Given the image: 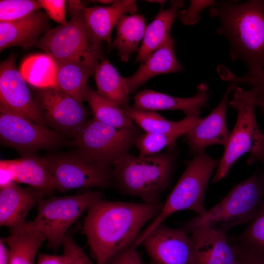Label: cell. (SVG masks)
Wrapping results in <instances>:
<instances>
[{
    "label": "cell",
    "instance_id": "9c48e42d",
    "mask_svg": "<svg viewBox=\"0 0 264 264\" xmlns=\"http://www.w3.org/2000/svg\"><path fill=\"white\" fill-rule=\"evenodd\" d=\"M141 134L136 124L120 129L93 118L88 120L70 144L91 159L113 167L129 154Z\"/></svg>",
    "mask_w": 264,
    "mask_h": 264
},
{
    "label": "cell",
    "instance_id": "5bb4252c",
    "mask_svg": "<svg viewBox=\"0 0 264 264\" xmlns=\"http://www.w3.org/2000/svg\"><path fill=\"white\" fill-rule=\"evenodd\" d=\"M11 54L0 65V108L23 116L47 128L26 82L15 65Z\"/></svg>",
    "mask_w": 264,
    "mask_h": 264
},
{
    "label": "cell",
    "instance_id": "5b68a950",
    "mask_svg": "<svg viewBox=\"0 0 264 264\" xmlns=\"http://www.w3.org/2000/svg\"><path fill=\"white\" fill-rule=\"evenodd\" d=\"M220 158H215L203 151L187 161L186 168L168 196L158 215L140 234L133 245H140L142 241L155 228L174 213L184 210L203 214L206 210L204 198L210 179L218 167Z\"/></svg>",
    "mask_w": 264,
    "mask_h": 264
},
{
    "label": "cell",
    "instance_id": "3957f363",
    "mask_svg": "<svg viewBox=\"0 0 264 264\" xmlns=\"http://www.w3.org/2000/svg\"><path fill=\"white\" fill-rule=\"evenodd\" d=\"M174 151L144 157L128 154L113 167V184L123 195L146 203L160 201L170 186L176 163Z\"/></svg>",
    "mask_w": 264,
    "mask_h": 264
},
{
    "label": "cell",
    "instance_id": "603a6c76",
    "mask_svg": "<svg viewBox=\"0 0 264 264\" xmlns=\"http://www.w3.org/2000/svg\"><path fill=\"white\" fill-rule=\"evenodd\" d=\"M15 172V182L29 185L46 194L57 190L54 177L50 173L44 157L34 154L22 155L12 159Z\"/></svg>",
    "mask_w": 264,
    "mask_h": 264
},
{
    "label": "cell",
    "instance_id": "484cf974",
    "mask_svg": "<svg viewBox=\"0 0 264 264\" xmlns=\"http://www.w3.org/2000/svg\"><path fill=\"white\" fill-rule=\"evenodd\" d=\"M97 92L124 109L129 106V93L125 77L107 60L97 66L94 72Z\"/></svg>",
    "mask_w": 264,
    "mask_h": 264
},
{
    "label": "cell",
    "instance_id": "d4e9b609",
    "mask_svg": "<svg viewBox=\"0 0 264 264\" xmlns=\"http://www.w3.org/2000/svg\"><path fill=\"white\" fill-rule=\"evenodd\" d=\"M127 114L145 132L169 134L182 132L185 134L200 120V117L186 116L178 121H173L155 111L138 110L130 106L124 108Z\"/></svg>",
    "mask_w": 264,
    "mask_h": 264
},
{
    "label": "cell",
    "instance_id": "e0dca14e",
    "mask_svg": "<svg viewBox=\"0 0 264 264\" xmlns=\"http://www.w3.org/2000/svg\"><path fill=\"white\" fill-rule=\"evenodd\" d=\"M210 95L206 83L202 82L197 87L195 95L180 98L144 89L133 97V108L143 110H180L188 116L200 117V110L206 107Z\"/></svg>",
    "mask_w": 264,
    "mask_h": 264
},
{
    "label": "cell",
    "instance_id": "ab89813d",
    "mask_svg": "<svg viewBox=\"0 0 264 264\" xmlns=\"http://www.w3.org/2000/svg\"><path fill=\"white\" fill-rule=\"evenodd\" d=\"M236 248L240 254L239 264H264V255Z\"/></svg>",
    "mask_w": 264,
    "mask_h": 264
},
{
    "label": "cell",
    "instance_id": "9a60e30c",
    "mask_svg": "<svg viewBox=\"0 0 264 264\" xmlns=\"http://www.w3.org/2000/svg\"><path fill=\"white\" fill-rule=\"evenodd\" d=\"M236 86L229 84L218 105L184 135L191 154L195 155L211 145L226 146L230 134L226 121L227 107L229 96Z\"/></svg>",
    "mask_w": 264,
    "mask_h": 264
},
{
    "label": "cell",
    "instance_id": "ac0fdd59",
    "mask_svg": "<svg viewBox=\"0 0 264 264\" xmlns=\"http://www.w3.org/2000/svg\"><path fill=\"white\" fill-rule=\"evenodd\" d=\"M190 234L197 264H239L240 253L227 241L226 234L207 227Z\"/></svg>",
    "mask_w": 264,
    "mask_h": 264
},
{
    "label": "cell",
    "instance_id": "d6986e66",
    "mask_svg": "<svg viewBox=\"0 0 264 264\" xmlns=\"http://www.w3.org/2000/svg\"><path fill=\"white\" fill-rule=\"evenodd\" d=\"M175 40L170 36L161 46L141 62L137 71L125 77L127 90L132 93L153 77L164 73H177L183 70L175 51Z\"/></svg>",
    "mask_w": 264,
    "mask_h": 264
},
{
    "label": "cell",
    "instance_id": "60d3db41",
    "mask_svg": "<svg viewBox=\"0 0 264 264\" xmlns=\"http://www.w3.org/2000/svg\"><path fill=\"white\" fill-rule=\"evenodd\" d=\"M37 264H66V262L63 255L56 256L40 253Z\"/></svg>",
    "mask_w": 264,
    "mask_h": 264
},
{
    "label": "cell",
    "instance_id": "f1b7e54d",
    "mask_svg": "<svg viewBox=\"0 0 264 264\" xmlns=\"http://www.w3.org/2000/svg\"><path fill=\"white\" fill-rule=\"evenodd\" d=\"M46 240L45 235L37 230L19 232L0 239L9 247V264H33L38 249Z\"/></svg>",
    "mask_w": 264,
    "mask_h": 264
},
{
    "label": "cell",
    "instance_id": "8d00e7d4",
    "mask_svg": "<svg viewBox=\"0 0 264 264\" xmlns=\"http://www.w3.org/2000/svg\"><path fill=\"white\" fill-rule=\"evenodd\" d=\"M39 1L48 17L61 25L67 23L66 18L65 0H40Z\"/></svg>",
    "mask_w": 264,
    "mask_h": 264
},
{
    "label": "cell",
    "instance_id": "f546056e",
    "mask_svg": "<svg viewBox=\"0 0 264 264\" xmlns=\"http://www.w3.org/2000/svg\"><path fill=\"white\" fill-rule=\"evenodd\" d=\"M57 64V88L83 103L87 80L93 74L81 64L73 62Z\"/></svg>",
    "mask_w": 264,
    "mask_h": 264
},
{
    "label": "cell",
    "instance_id": "6da1fadb",
    "mask_svg": "<svg viewBox=\"0 0 264 264\" xmlns=\"http://www.w3.org/2000/svg\"><path fill=\"white\" fill-rule=\"evenodd\" d=\"M163 203H136L100 199L88 209L83 231L96 264H106L134 244L141 230L161 210Z\"/></svg>",
    "mask_w": 264,
    "mask_h": 264
},
{
    "label": "cell",
    "instance_id": "4dcf8cb0",
    "mask_svg": "<svg viewBox=\"0 0 264 264\" xmlns=\"http://www.w3.org/2000/svg\"><path fill=\"white\" fill-rule=\"evenodd\" d=\"M229 242L240 249L264 255V197L255 218Z\"/></svg>",
    "mask_w": 264,
    "mask_h": 264
},
{
    "label": "cell",
    "instance_id": "b9f144b4",
    "mask_svg": "<svg viewBox=\"0 0 264 264\" xmlns=\"http://www.w3.org/2000/svg\"><path fill=\"white\" fill-rule=\"evenodd\" d=\"M261 108L263 113L264 114V106L261 107ZM256 162H261L264 166L263 174L264 178V140L256 154L253 157L248 159L247 160V163L249 165Z\"/></svg>",
    "mask_w": 264,
    "mask_h": 264
},
{
    "label": "cell",
    "instance_id": "52a82bcc",
    "mask_svg": "<svg viewBox=\"0 0 264 264\" xmlns=\"http://www.w3.org/2000/svg\"><path fill=\"white\" fill-rule=\"evenodd\" d=\"M82 12L73 16L66 24L47 30L36 45L56 64L76 62L93 74L101 58V42L87 27Z\"/></svg>",
    "mask_w": 264,
    "mask_h": 264
},
{
    "label": "cell",
    "instance_id": "ba28073f",
    "mask_svg": "<svg viewBox=\"0 0 264 264\" xmlns=\"http://www.w3.org/2000/svg\"><path fill=\"white\" fill-rule=\"evenodd\" d=\"M102 197L101 192L88 191L74 196L44 198L38 203V211L35 219L26 222L15 233L41 231L47 238V246L56 249L62 244L68 228Z\"/></svg>",
    "mask_w": 264,
    "mask_h": 264
},
{
    "label": "cell",
    "instance_id": "ee69618b",
    "mask_svg": "<svg viewBox=\"0 0 264 264\" xmlns=\"http://www.w3.org/2000/svg\"><path fill=\"white\" fill-rule=\"evenodd\" d=\"M67 3L73 16L82 12L86 7L80 0H68Z\"/></svg>",
    "mask_w": 264,
    "mask_h": 264
},
{
    "label": "cell",
    "instance_id": "7bdbcfd3",
    "mask_svg": "<svg viewBox=\"0 0 264 264\" xmlns=\"http://www.w3.org/2000/svg\"><path fill=\"white\" fill-rule=\"evenodd\" d=\"M10 250L0 240V264H9Z\"/></svg>",
    "mask_w": 264,
    "mask_h": 264
},
{
    "label": "cell",
    "instance_id": "277c9868",
    "mask_svg": "<svg viewBox=\"0 0 264 264\" xmlns=\"http://www.w3.org/2000/svg\"><path fill=\"white\" fill-rule=\"evenodd\" d=\"M264 197L263 171H256L236 185L219 202L201 215L190 219L181 227L187 233L207 227L225 234L233 227L250 222Z\"/></svg>",
    "mask_w": 264,
    "mask_h": 264
},
{
    "label": "cell",
    "instance_id": "f6af8a7d",
    "mask_svg": "<svg viewBox=\"0 0 264 264\" xmlns=\"http://www.w3.org/2000/svg\"><path fill=\"white\" fill-rule=\"evenodd\" d=\"M146 1L149 2H153V3H159L161 5V7H163V5L165 3V2H166V0H146Z\"/></svg>",
    "mask_w": 264,
    "mask_h": 264
},
{
    "label": "cell",
    "instance_id": "1f68e13d",
    "mask_svg": "<svg viewBox=\"0 0 264 264\" xmlns=\"http://www.w3.org/2000/svg\"><path fill=\"white\" fill-rule=\"evenodd\" d=\"M184 134L182 132L169 134L145 132L138 136L134 146L139 150L138 156L141 157L158 154L167 147L173 151L176 140Z\"/></svg>",
    "mask_w": 264,
    "mask_h": 264
},
{
    "label": "cell",
    "instance_id": "7a4b0ae2",
    "mask_svg": "<svg viewBox=\"0 0 264 264\" xmlns=\"http://www.w3.org/2000/svg\"><path fill=\"white\" fill-rule=\"evenodd\" d=\"M209 14L220 22L217 31L228 41L231 60L243 61L250 74L264 70V0L217 2Z\"/></svg>",
    "mask_w": 264,
    "mask_h": 264
},
{
    "label": "cell",
    "instance_id": "8992f818",
    "mask_svg": "<svg viewBox=\"0 0 264 264\" xmlns=\"http://www.w3.org/2000/svg\"><path fill=\"white\" fill-rule=\"evenodd\" d=\"M233 97L228 102L237 111V119L224 152L220 158L212 182L217 183L224 178L236 161L244 154L248 159L258 152L264 140L255 115L257 96L255 88L244 90L239 86L235 87Z\"/></svg>",
    "mask_w": 264,
    "mask_h": 264
},
{
    "label": "cell",
    "instance_id": "44dd1931",
    "mask_svg": "<svg viewBox=\"0 0 264 264\" xmlns=\"http://www.w3.org/2000/svg\"><path fill=\"white\" fill-rule=\"evenodd\" d=\"M48 26L47 16L40 11L17 20L0 22V51L13 46L33 44Z\"/></svg>",
    "mask_w": 264,
    "mask_h": 264
},
{
    "label": "cell",
    "instance_id": "d590c367",
    "mask_svg": "<svg viewBox=\"0 0 264 264\" xmlns=\"http://www.w3.org/2000/svg\"><path fill=\"white\" fill-rule=\"evenodd\" d=\"M215 0H197L190 1V4L187 9L179 10L177 17L186 25H193L200 20V13L205 8L211 7L216 4Z\"/></svg>",
    "mask_w": 264,
    "mask_h": 264
},
{
    "label": "cell",
    "instance_id": "4fadbf2b",
    "mask_svg": "<svg viewBox=\"0 0 264 264\" xmlns=\"http://www.w3.org/2000/svg\"><path fill=\"white\" fill-rule=\"evenodd\" d=\"M182 228H171L163 223L142 241L151 264H197L190 236Z\"/></svg>",
    "mask_w": 264,
    "mask_h": 264
},
{
    "label": "cell",
    "instance_id": "83f0119b",
    "mask_svg": "<svg viewBox=\"0 0 264 264\" xmlns=\"http://www.w3.org/2000/svg\"><path fill=\"white\" fill-rule=\"evenodd\" d=\"M57 64L47 54H38L27 57L21 66L20 71L30 85L41 88H57Z\"/></svg>",
    "mask_w": 264,
    "mask_h": 264
},
{
    "label": "cell",
    "instance_id": "d6a6232c",
    "mask_svg": "<svg viewBox=\"0 0 264 264\" xmlns=\"http://www.w3.org/2000/svg\"><path fill=\"white\" fill-rule=\"evenodd\" d=\"M220 77L229 84L238 86L245 84L255 88L257 92L256 101V107L260 108L264 106V70L256 74L246 73L242 76H238L224 66L218 69Z\"/></svg>",
    "mask_w": 264,
    "mask_h": 264
},
{
    "label": "cell",
    "instance_id": "7c38bea8",
    "mask_svg": "<svg viewBox=\"0 0 264 264\" xmlns=\"http://www.w3.org/2000/svg\"><path fill=\"white\" fill-rule=\"evenodd\" d=\"M36 102L46 125L63 136L73 138L88 121L83 103L57 88L41 89Z\"/></svg>",
    "mask_w": 264,
    "mask_h": 264
},
{
    "label": "cell",
    "instance_id": "8fae6325",
    "mask_svg": "<svg viewBox=\"0 0 264 264\" xmlns=\"http://www.w3.org/2000/svg\"><path fill=\"white\" fill-rule=\"evenodd\" d=\"M0 137L3 144L14 148L22 155L70 145V141L60 133L0 108Z\"/></svg>",
    "mask_w": 264,
    "mask_h": 264
},
{
    "label": "cell",
    "instance_id": "cb8c5ba5",
    "mask_svg": "<svg viewBox=\"0 0 264 264\" xmlns=\"http://www.w3.org/2000/svg\"><path fill=\"white\" fill-rule=\"evenodd\" d=\"M146 26L144 16L140 14L124 15L117 22L116 35L110 45L117 49L121 61L128 62L132 54L138 52Z\"/></svg>",
    "mask_w": 264,
    "mask_h": 264
},
{
    "label": "cell",
    "instance_id": "f35d334b",
    "mask_svg": "<svg viewBox=\"0 0 264 264\" xmlns=\"http://www.w3.org/2000/svg\"><path fill=\"white\" fill-rule=\"evenodd\" d=\"M0 187L2 188L15 182V172L12 160L0 161Z\"/></svg>",
    "mask_w": 264,
    "mask_h": 264
},
{
    "label": "cell",
    "instance_id": "7dc6e473",
    "mask_svg": "<svg viewBox=\"0 0 264 264\" xmlns=\"http://www.w3.org/2000/svg\"></svg>",
    "mask_w": 264,
    "mask_h": 264
},
{
    "label": "cell",
    "instance_id": "e575fe53",
    "mask_svg": "<svg viewBox=\"0 0 264 264\" xmlns=\"http://www.w3.org/2000/svg\"><path fill=\"white\" fill-rule=\"evenodd\" d=\"M62 245L66 264H94L71 236L66 234Z\"/></svg>",
    "mask_w": 264,
    "mask_h": 264
},
{
    "label": "cell",
    "instance_id": "74e56055",
    "mask_svg": "<svg viewBox=\"0 0 264 264\" xmlns=\"http://www.w3.org/2000/svg\"><path fill=\"white\" fill-rule=\"evenodd\" d=\"M137 247L133 245L110 258L106 264H142Z\"/></svg>",
    "mask_w": 264,
    "mask_h": 264
},
{
    "label": "cell",
    "instance_id": "4316f807",
    "mask_svg": "<svg viewBox=\"0 0 264 264\" xmlns=\"http://www.w3.org/2000/svg\"><path fill=\"white\" fill-rule=\"evenodd\" d=\"M84 100L88 103L93 118L99 122L120 129L128 128L133 124L123 108L103 97L88 85L84 93Z\"/></svg>",
    "mask_w": 264,
    "mask_h": 264
},
{
    "label": "cell",
    "instance_id": "ffe728a7",
    "mask_svg": "<svg viewBox=\"0 0 264 264\" xmlns=\"http://www.w3.org/2000/svg\"><path fill=\"white\" fill-rule=\"evenodd\" d=\"M137 10L134 0H119L107 6L86 7L82 12L84 22L99 41L111 44V34L119 20L127 13L134 14Z\"/></svg>",
    "mask_w": 264,
    "mask_h": 264
},
{
    "label": "cell",
    "instance_id": "836d02e7",
    "mask_svg": "<svg viewBox=\"0 0 264 264\" xmlns=\"http://www.w3.org/2000/svg\"><path fill=\"white\" fill-rule=\"evenodd\" d=\"M41 8L39 0H0V21L8 22L22 19Z\"/></svg>",
    "mask_w": 264,
    "mask_h": 264
},
{
    "label": "cell",
    "instance_id": "bcb514c9",
    "mask_svg": "<svg viewBox=\"0 0 264 264\" xmlns=\"http://www.w3.org/2000/svg\"><path fill=\"white\" fill-rule=\"evenodd\" d=\"M96 1H98L99 2L105 3V4H113L115 3L116 0H97Z\"/></svg>",
    "mask_w": 264,
    "mask_h": 264
},
{
    "label": "cell",
    "instance_id": "7402d4cb",
    "mask_svg": "<svg viewBox=\"0 0 264 264\" xmlns=\"http://www.w3.org/2000/svg\"><path fill=\"white\" fill-rule=\"evenodd\" d=\"M181 0L170 1V7L164 9L161 7L154 20L146 26L144 36L135 59V62H142L150 54L159 48L171 36L173 23L177 16L179 9L184 6Z\"/></svg>",
    "mask_w": 264,
    "mask_h": 264
},
{
    "label": "cell",
    "instance_id": "30bf717a",
    "mask_svg": "<svg viewBox=\"0 0 264 264\" xmlns=\"http://www.w3.org/2000/svg\"><path fill=\"white\" fill-rule=\"evenodd\" d=\"M43 157L60 192L77 188H108L113 184L112 167L91 159L77 149Z\"/></svg>",
    "mask_w": 264,
    "mask_h": 264
},
{
    "label": "cell",
    "instance_id": "2e32d148",
    "mask_svg": "<svg viewBox=\"0 0 264 264\" xmlns=\"http://www.w3.org/2000/svg\"><path fill=\"white\" fill-rule=\"evenodd\" d=\"M45 195L31 187L22 188L15 182L0 188V226L9 228L11 234L16 233L26 223L29 211Z\"/></svg>",
    "mask_w": 264,
    "mask_h": 264
}]
</instances>
